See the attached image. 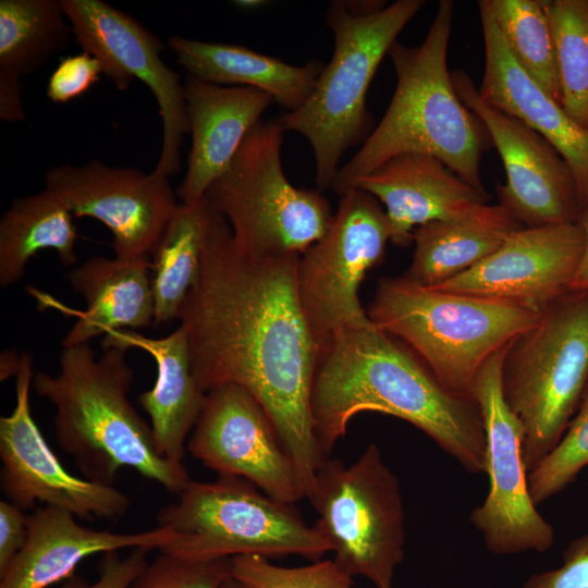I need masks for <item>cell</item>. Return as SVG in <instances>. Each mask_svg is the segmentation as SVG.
I'll list each match as a JSON object with an SVG mask.
<instances>
[{
    "label": "cell",
    "mask_w": 588,
    "mask_h": 588,
    "mask_svg": "<svg viewBox=\"0 0 588 588\" xmlns=\"http://www.w3.org/2000/svg\"><path fill=\"white\" fill-rule=\"evenodd\" d=\"M168 45L188 76L222 86L232 84L259 89L289 112L306 102L324 68L319 60L292 65L244 46L182 36L169 38Z\"/></svg>",
    "instance_id": "cell-25"
},
{
    "label": "cell",
    "mask_w": 588,
    "mask_h": 588,
    "mask_svg": "<svg viewBox=\"0 0 588 588\" xmlns=\"http://www.w3.org/2000/svg\"><path fill=\"white\" fill-rule=\"evenodd\" d=\"M501 385L523 426L529 474L558 444L588 385V292L567 291L511 342Z\"/></svg>",
    "instance_id": "cell-7"
},
{
    "label": "cell",
    "mask_w": 588,
    "mask_h": 588,
    "mask_svg": "<svg viewBox=\"0 0 588 588\" xmlns=\"http://www.w3.org/2000/svg\"><path fill=\"white\" fill-rule=\"evenodd\" d=\"M27 535L28 516L10 501H0V574L22 550Z\"/></svg>",
    "instance_id": "cell-38"
},
{
    "label": "cell",
    "mask_w": 588,
    "mask_h": 588,
    "mask_svg": "<svg viewBox=\"0 0 588 588\" xmlns=\"http://www.w3.org/2000/svg\"><path fill=\"white\" fill-rule=\"evenodd\" d=\"M208 204H180L152 253L154 326L169 323L196 282L201 264Z\"/></svg>",
    "instance_id": "cell-28"
},
{
    "label": "cell",
    "mask_w": 588,
    "mask_h": 588,
    "mask_svg": "<svg viewBox=\"0 0 588 588\" xmlns=\"http://www.w3.org/2000/svg\"><path fill=\"white\" fill-rule=\"evenodd\" d=\"M578 221L585 232V247L575 275L571 282L569 291L588 292V210L580 215Z\"/></svg>",
    "instance_id": "cell-40"
},
{
    "label": "cell",
    "mask_w": 588,
    "mask_h": 588,
    "mask_svg": "<svg viewBox=\"0 0 588 588\" xmlns=\"http://www.w3.org/2000/svg\"><path fill=\"white\" fill-rule=\"evenodd\" d=\"M125 352L108 347L97 358L88 343L63 347L59 372H35L32 387L54 406L58 443L87 479L111 485L130 467L177 495L192 479L183 463L158 453L150 426L131 404L134 372Z\"/></svg>",
    "instance_id": "cell-4"
},
{
    "label": "cell",
    "mask_w": 588,
    "mask_h": 588,
    "mask_svg": "<svg viewBox=\"0 0 588 588\" xmlns=\"http://www.w3.org/2000/svg\"><path fill=\"white\" fill-rule=\"evenodd\" d=\"M485 71L479 96L550 143L574 177L580 215L588 210V130L575 122L518 64L483 0L478 2Z\"/></svg>",
    "instance_id": "cell-19"
},
{
    "label": "cell",
    "mask_w": 588,
    "mask_h": 588,
    "mask_svg": "<svg viewBox=\"0 0 588 588\" xmlns=\"http://www.w3.org/2000/svg\"><path fill=\"white\" fill-rule=\"evenodd\" d=\"M235 3H237V5L241 8L253 9V8L260 7L262 5V3H266V2L260 1V0H242V1H236Z\"/></svg>",
    "instance_id": "cell-43"
},
{
    "label": "cell",
    "mask_w": 588,
    "mask_h": 588,
    "mask_svg": "<svg viewBox=\"0 0 588 588\" xmlns=\"http://www.w3.org/2000/svg\"><path fill=\"white\" fill-rule=\"evenodd\" d=\"M158 526L172 534L160 552L194 561L296 554L316 562L332 552L329 540L294 505L236 477L191 480L177 501L160 510Z\"/></svg>",
    "instance_id": "cell-8"
},
{
    "label": "cell",
    "mask_w": 588,
    "mask_h": 588,
    "mask_svg": "<svg viewBox=\"0 0 588 588\" xmlns=\"http://www.w3.org/2000/svg\"><path fill=\"white\" fill-rule=\"evenodd\" d=\"M588 466V385L577 412L553 450L527 476L537 506L567 488Z\"/></svg>",
    "instance_id": "cell-32"
},
{
    "label": "cell",
    "mask_w": 588,
    "mask_h": 588,
    "mask_svg": "<svg viewBox=\"0 0 588 588\" xmlns=\"http://www.w3.org/2000/svg\"><path fill=\"white\" fill-rule=\"evenodd\" d=\"M560 105L588 130V0H549Z\"/></svg>",
    "instance_id": "cell-31"
},
{
    "label": "cell",
    "mask_w": 588,
    "mask_h": 588,
    "mask_svg": "<svg viewBox=\"0 0 588 588\" xmlns=\"http://www.w3.org/2000/svg\"><path fill=\"white\" fill-rule=\"evenodd\" d=\"M103 348H140L157 365L155 385L139 395V404L150 419L158 453L183 463L188 436L203 411L206 392L193 371L185 330L179 326L167 336L150 339L128 330L105 334Z\"/></svg>",
    "instance_id": "cell-23"
},
{
    "label": "cell",
    "mask_w": 588,
    "mask_h": 588,
    "mask_svg": "<svg viewBox=\"0 0 588 588\" xmlns=\"http://www.w3.org/2000/svg\"><path fill=\"white\" fill-rule=\"evenodd\" d=\"M523 70L556 102L560 84L547 1L483 0Z\"/></svg>",
    "instance_id": "cell-30"
},
{
    "label": "cell",
    "mask_w": 588,
    "mask_h": 588,
    "mask_svg": "<svg viewBox=\"0 0 588 588\" xmlns=\"http://www.w3.org/2000/svg\"><path fill=\"white\" fill-rule=\"evenodd\" d=\"M231 576V559L194 561L161 552L128 588H221Z\"/></svg>",
    "instance_id": "cell-34"
},
{
    "label": "cell",
    "mask_w": 588,
    "mask_h": 588,
    "mask_svg": "<svg viewBox=\"0 0 588 588\" xmlns=\"http://www.w3.org/2000/svg\"><path fill=\"white\" fill-rule=\"evenodd\" d=\"M45 189L74 217L103 223L113 235L119 259L149 258L179 207L168 176L99 160L48 169Z\"/></svg>",
    "instance_id": "cell-14"
},
{
    "label": "cell",
    "mask_w": 588,
    "mask_h": 588,
    "mask_svg": "<svg viewBox=\"0 0 588 588\" xmlns=\"http://www.w3.org/2000/svg\"><path fill=\"white\" fill-rule=\"evenodd\" d=\"M453 15V1L441 0L419 46L396 40L390 47L396 75L393 97L380 123L340 168L331 187L339 196L404 154L436 157L467 184L487 193L480 160L491 139L481 121L461 101L446 65Z\"/></svg>",
    "instance_id": "cell-3"
},
{
    "label": "cell",
    "mask_w": 588,
    "mask_h": 588,
    "mask_svg": "<svg viewBox=\"0 0 588 588\" xmlns=\"http://www.w3.org/2000/svg\"><path fill=\"white\" fill-rule=\"evenodd\" d=\"M221 588H246V587L242 583H240L238 580H236L234 577L231 576L229 579H226L223 583Z\"/></svg>",
    "instance_id": "cell-44"
},
{
    "label": "cell",
    "mask_w": 588,
    "mask_h": 588,
    "mask_svg": "<svg viewBox=\"0 0 588 588\" xmlns=\"http://www.w3.org/2000/svg\"><path fill=\"white\" fill-rule=\"evenodd\" d=\"M186 448L219 476L245 479L275 501L294 505L305 499L272 421L242 387L224 384L206 393Z\"/></svg>",
    "instance_id": "cell-16"
},
{
    "label": "cell",
    "mask_w": 588,
    "mask_h": 588,
    "mask_svg": "<svg viewBox=\"0 0 588 588\" xmlns=\"http://www.w3.org/2000/svg\"><path fill=\"white\" fill-rule=\"evenodd\" d=\"M15 406L0 418L1 488L8 501L27 510L39 502L70 511L79 518H118L128 497L111 485L79 478L65 469L35 422L29 403L33 357L20 355Z\"/></svg>",
    "instance_id": "cell-15"
},
{
    "label": "cell",
    "mask_w": 588,
    "mask_h": 588,
    "mask_svg": "<svg viewBox=\"0 0 588 588\" xmlns=\"http://www.w3.org/2000/svg\"><path fill=\"white\" fill-rule=\"evenodd\" d=\"M584 247L579 221L524 226L479 264L430 287L507 301L541 313L569 291Z\"/></svg>",
    "instance_id": "cell-18"
},
{
    "label": "cell",
    "mask_w": 588,
    "mask_h": 588,
    "mask_svg": "<svg viewBox=\"0 0 588 588\" xmlns=\"http://www.w3.org/2000/svg\"><path fill=\"white\" fill-rule=\"evenodd\" d=\"M367 315L408 345L452 392L471 396L475 376L541 313L520 304L451 293L401 277L379 280Z\"/></svg>",
    "instance_id": "cell-5"
},
{
    "label": "cell",
    "mask_w": 588,
    "mask_h": 588,
    "mask_svg": "<svg viewBox=\"0 0 588 588\" xmlns=\"http://www.w3.org/2000/svg\"><path fill=\"white\" fill-rule=\"evenodd\" d=\"M310 407L324 458L354 416L379 412L420 429L466 471L486 473V432L475 400L445 388L408 345L371 320L340 329L319 352Z\"/></svg>",
    "instance_id": "cell-2"
},
{
    "label": "cell",
    "mask_w": 588,
    "mask_h": 588,
    "mask_svg": "<svg viewBox=\"0 0 588 588\" xmlns=\"http://www.w3.org/2000/svg\"><path fill=\"white\" fill-rule=\"evenodd\" d=\"M522 588H588V532L569 542L560 566L529 575Z\"/></svg>",
    "instance_id": "cell-36"
},
{
    "label": "cell",
    "mask_w": 588,
    "mask_h": 588,
    "mask_svg": "<svg viewBox=\"0 0 588 588\" xmlns=\"http://www.w3.org/2000/svg\"><path fill=\"white\" fill-rule=\"evenodd\" d=\"M149 258L119 259L94 256L68 273L86 309L62 341L63 347L88 343L99 334L122 328L154 324V295Z\"/></svg>",
    "instance_id": "cell-24"
},
{
    "label": "cell",
    "mask_w": 588,
    "mask_h": 588,
    "mask_svg": "<svg viewBox=\"0 0 588 588\" xmlns=\"http://www.w3.org/2000/svg\"><path fill=\"white\" fill-rule=\"evenodd\" d=\"M4 360L1 359V380L9 378L11 375L17 373L20 367V357H15L12 354L4 353Z\"/></svg>",
    "instance_id": "cell-42"
},
{
    "label": "cell",
    "mask_w": 588,
    "mask_h": 588,
    "mask_svg": "<svg viewBox=\"0 0 588 588\" xmlns=\"http://www.w3.org/2000/svg\"><path fill=\"white\" fill-rule=\"evenodd\" d=\"M232 577L246 588H352L353 577L334 560H319L299 567L274 565L255 555L231 558Z\"/></svg>",
    "instance_id": "cell-33"
},
{
    "label": "cell",
    "mask_w": 588,
    "mask_h": 588,
    "mask_svg": "<svg viewBox=\"0 0 588 588\" xmlns=\"http://www.w3.org/2000/svg\"><path fill=\"white\" fill-rule=\"evenodd\" d=\"M522 228L500 205L475 218L422 224L414 231L413 259L403 275L422 286L438 285L489 257Z\"/></svg>",
    "instance_id": "cell-26"
},
{
    "label": "cell",
    "mask_w": 588,
    "mask_h": 588,
    "mask_svg": "<svg viewBox=\"0 0 588 588\" xmlns=\"http://www.w3.org/2000/svg\"><path fill=\"white\" fill-rule=\"evenodd\" d=\"M345 10L354 16H367L383 10L388 4L379 0H341Z\"/></svg>",
    "instance_id": "cell-41"
},
{
    "label": "cell",
    "mask_w": 588,
    "mask_h": 588,
    "mask_svg": "<svg viewBox=\"0 0 588 588\" xmlns=\"http://www.w3.org/2000/svg\"><path fill=\"white\" fill-rule=\"evenodd\" d=\"M461 101L481 121L504 166L499 205L525 228L578 221L572 172L562 156L520 120L488 105L465 72L451 74Z\"/></svg>",
    "instance_id": "cell-17"
},
{
    "label": "cell",
    "mask_w": 588,
    "mask_h": 588,
    "mask_svg": "<svg viewBox=\"0 0 588 588\" xmlns=\"http://www.w3.org/2000/svg\"><path fill=\"white\" fill-rule=\"evenodd\" d=\"M355 188L385 206L390 241L402 247L413 242L415 228L475 218L490 207L488 193L477 191L439 159L424 154L390 159L360 179Z\"/></svg>",
    "instance_id": "cell-20"
},
{
    "label": "cell",
    "mask_w": 588,
    "mask_h": 588,
    "mask_svg": "<svg viewBox=\"0 0 588 588\" xmlns=\"http://www.w3.org/2000/svg\"><path fill=\"white\" fill-rule=\"evenodd\" d=\"M388 241L385 211L372 195L354 188L340 196L322 237L299 255L298 298L319 352L340 329L370 320L358 289L382 260Z\"/></svg>",
    "instance_id": "cell-11"
},
{
    "label": "cell",
    "mask_w": 588,
    "mask_h": 588,
    "mask_svg": "<svg viewBox=\"0 0 588 588\" xmlns=\"http://www.w3.org/2000/svg\"><path fill=\"white\" fill-rule=\"evenodd\" d=\"M147 552L145 549H132L124 558L118 551L106 553L99 564L96 581L90 584L78 576H72L60 588H128L148 565Z\"/></svg>",
    "instance_id": "cell-37"
},
{
    "label": "cell",
    "mask_w": 588,
    "mask_h": 588,
    "mask_svg": "<svg viewBox=\"0 0 588 588\" xmlns=\"http://www.w3.org/2000/svg\"><path fill=\"white\" fill-rule=\"evenodd\" d=\"M100 74L101 63L87 51L63 58L48 79L47 97L56 103L69 102L90 89Z\"/></svg>",
    "instance_id": "cell-35"
},
{
    "label": "cell",
    "mask_w": 588,
    "mask_h": 588,
    "mask_svg": "<svg viewBox=\"0 0 588 588\" xmlns=\"http://www.w3.org/2000/svg\"><path fill=\"white\" fill-rule=\"evenodd\" d=\"M73 35L84 51L101 63L120 90L143 82L158 103L162 142L154 169L164 176L181 169L183 137L189 132L185 88L180 75L161 58L164 46L130 14L102 0H61Z\"/></svg>",
    "instance_id": "cell-13"
},
{
    "label": "cell",
    "mask_w": 588,
    "mask_h": 588,
    "mask_svg": "<svg viewBox=\"0 0 588 588\" xmlns=\"http://www.w3.org/2000/svg\"><path fill=\"white\" fill-rule=\"evenodd\" d=\"M71 24L61 0L0 1V78L19 81L66 49Z\"/></svg>",
    "instance_id": "cell-29"
},
{
    "label": "cell",
    "mask_w": 588,
    "mask_h": 588,
    "mask_svg": "<svg viewBox=\"0 0 588 588\" xmlns=\"http://www.w3.org/2000/svg\"><path fill=\"white\" fill-rule=\"evenodd\" d=\"M424 3L397 0L375 14L354 16L341 0L330 2L326 21L334 37L332 58L306 102L275 119L284 132H296L310 144L318 191L332 187L343 154L367 138L369 85L397 35Z\"/></svg>",
    "instance_id": "cell-6"
},
{
    "label": "cell",
    "mask_w": 588,
    "mask_h": 588,
    "mask_svg": "<svg viewBox=\"0 0 588 588\" xmlns=\"http://www.w3.org/2000/svg\"><path fill=\"white\" fill-rule=\"evenodd\" d=\"M68 510L44 505L28 516L22 550L0 574V588H50L74 576L77 565L97 553L122 549L160 550L172 534L166 527L122 534L78 524Z\"/></svg>",
    "instance_id": "cell-21"
},
{
    "label": "cell",
    "mask_w": 588,
    "mask_h": 588,
    "mask_svg": "<svg viewBox=\"0 0 588 588\" xmlns=\"http://www.w3.org/2000/svg\"><path fill=\"white\" fill-rule=\"evenodd\" d=\"M284 133L275 119L258 121L204 196L228 222L236 246L253 257L302 255L333 217L320 191L297 188L285 176Z\"/></svg>",
    "instance_id": "cell-9"
},
{
    "label": "cell",
    "mask_w": 588,
    "mask_h": 588,
    "mask_svg": "<svg viewBox=\"0 0 588 588\" xmlns=\"http://www.w3.org/2000/svg\"><path fill=\"white\" fill-rule=\"evenodd\" d=\"M24 119L21 82L0 78V120L19 122Z\"/></svg>",
    "instance_id": "cell-39"
},
{
    "label": "cell",
    "mask_w": 588,
    "mask_h": 588,
    "mask_svg": "<svg viewBox=\"0 0 588 588\" xmlns=\"http://www.w3.org/2000/svg\"><path fill=\"white\" fill-rule=\"evenodd\" d=\"M73 215L52 193L15 198L0 219V286L20 281L38 252L52 249L65 266L76 261Z\"/></svg>",
    "instance_id": "cell-27"
},
{
    "label": "cell",
    "mask_w": 588,
    "mask_h": 588,
    "mask_svg": "<svg viewBox=\"0 0 588 588\" xmlns=\"http://www.w3.org/2000/svg\"><path fill=\"white\" fill-rule=\"evenodd\" d=\"M184 88L192 147L176 196L182 204H194L225 170L273 99L253 87L222 86L188 75Z\"/></svg>",
    "instance_id": "cell-22"
},
{
    "label": "cell",
    "mask_w": 588,
    "mask_h": 588,
    "mask_svg": "<svg viewBox=\"0 0 588 588\" xmlns=\"http://www.w3.org/2000/svg\"><path fill=\"white\" fill-rule=\"evenodd\" d=\"M208 207L199 274L177 316L194 375L206 393L235 384L258 401L308 499L326 458L311 416L319 348L298 298L299 255L243 253Z\"/></svg>",
    "instance_id": "cell-1"
},
{
    "label": "cell",
    "mask_w": 588,
    "mask_h": 588,
    "mask_svg": "<svg viewBox=\"0 0 588 588\" xmlns=\"http://www.w3.org/2000/svg\"><path fill=\"white\" fill-rule=\"evenodd\" d=\"M308 501L315 527L329 540L334 561L352 577L393 588L404 558V507L397 477L370 443L350 465L326 458Z\"/></svg>",
    "instance_id": "cell-10"
},
{
    "label": "cell",
    "mask_w": 588,
    "mask_h": 588,
    "mask_svg": "<svg viewBox=\"0 0 588 588\" xmlns=\"http://www.w3.org/2000/svg\"><path fill=\"white\" fill-rule=\"evenodd\" d=\"M510 344L481 365L471 387L486 432L489 491L469 519L487 550L498 555L546 552L555 537L553 526L530 498L523 458V426L502 393V366Z\"/></svg>",
    "instance_id": "cell-12"
}]
</instances>
